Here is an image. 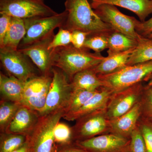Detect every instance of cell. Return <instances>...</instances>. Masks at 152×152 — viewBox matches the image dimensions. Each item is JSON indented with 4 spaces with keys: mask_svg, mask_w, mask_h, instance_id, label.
Returning a JSON list of instances; mask_svg holds the SVG:
<instances>
[{
    "mask_svg": "<svg viewBox=\"0 0 152 152\" xmlns=\"http://www.w3.org/2000/svg\"><path fill=\"white\" fill-rule=\"evenodd\" d=\"M102 4L121 7L133 12L144 22L152 13V0H91L92 8Z\"/></svg>",
    "mask_w": 152,
    "mask_h": 152,
    "instance_id": "ac0fdd59",
    "label": "cell"
},
{
    "mask_svg": "<svg viewBox=\"0 0 152 152\" xmlns=\"http://www.w3.org/2000/svg\"><path fill=\"white\" fill-rule=\"evenodd\" d=\"M43 1H44V0H43Z\"/></svg>",
    "mask_w": 152,
    "mask_h": 152,
    "instance_id": "b9f144b4",
    "label": "cell"
},
{
    "mask_svg": "<svg viewBox=\"0 0 152 152\" xmlns=\"http://www.w3.org/2000/svg\"><path fill=\"white\" fill-rule=\"evenodd\" d=\"M144 85L140 83L118 92L113 93L106 109L109 120H113L130 110L140 101Z\"/></svg>",
    "mask_w": 152,
    "mask_h": 152,
    "instance_id": "7c38bea8",
    "label": "cell"
},
{
    "mask_svg": "<svg viewBox=\"0 0 152 152\" xmlns=\"http://www.w3.org/2000/svg\"><path fill=\"white\" fill-rule=\"evenodd\" d=\"M64 114L62 109L39 116L33 130L26 137L29 152H56L54 130Z\"/></svg>",
    "mask_w": 152,
    "mask_h": 152,
    "instance_id": "3957f363",
    "label": "cell"
},
{
    "mask_svg": "<svg viewBox=\"0 0 152 152\" xmlns=\"http://www.w3.org/2000/svg\"><path fill=\"white\" fill-rule=\"evenodd\" d=\"M93 9L101 20L110 25L115 31L124 34L137 41L141 36L136 31L135 18L122 13L116 6L102 4Z\"/></svg>",
    "mask_w": 152,
    "mask_h": 152,
    "instance_id": "30bf717a",
    "label": "cell"
},
{
    "mask_svg": "<svg viewBox=\"0 0 152 152\" xmlns=\"http://www.w3.org/2000/svg\"><path fill=\"white\" fill-rule=\"evenodd\" d=\"M137 125L143 137L147 152H152V123L140 117Z\"/></svg>",
    "mask_w": 152,
    "mask_h": 152,
    "instance_id": "1f68e13d",
    "label": "cell"
},
{
    "mask_svg": "<svg viewBox=\"0 0 152 152\" xmlns=\"http://www.w3.org/2000/svg\"><path fill=\"white\" fill-rule=\"evenodd\" d=\"M1 64L9 75L24 82L41 75L40 71L29 58L18 50H0Z\"/></svg>",
    "mask_w": 152,
    "mask_h": 152,
    "instance_id": "9c48e42d",
    "label": "cell"
},
{
    "mask_svg": "<svg viewBox=\"0 0 152 152\" xmlns=\"http://www.w3.org/2000/svg\"><path fill=\"white\" fill-rule=\"evenodd\" d=\"M152 74L151 61L127 66L113 73L98 75L103 83V87L115 93L145 81Z\"/></svg>",
    "mask_w": 152,
    "mask_h": 152,
    "instance_id": "277c9868",
    "label": "cell"
},
{
    "mask_svg": "<svg viewBox=\"0 0 152 152\" xmlns=\"http://www.w3.org/2000/svg\"><path fill=\"white\" fill-rule=\"evenodd\" d=\"M98 90L91 91L81 89H73L65 108L64 115L72 113L80 108Z\"/></svg>",
    "mask_w": 152,
    "mask_h": 152,
    "instance_id": "484cf974",
    "label": "cell"
},
{
    "mask_svg": "<svg viewBox=\"0 0 152 152\" xmlns=\"http://www.w3.org/2000/svg\"><path fill=\"white\" fill-rule=\"evenodd\" d=\"M65 11L67 16L62 28L72 32L82 31L89 35L101 34L108 37L115 31L98 16L88 0H66Z\"/></svg>",
    "mask_w": 152,
    "mask_h": 152,
    "instance_id": "6da1fadb",
    "label": "cell"
},
{
    "mask_svg": "<svg viewBox=\"0 0 152 152\" xmlns=\"http://www.w3.org/2000/svg\"><path fill=\"white\" fill-rule=\"evenodd\" d=\"M26 82L13 76L0 73V91L3 99L21 104L23 92Z\"/></svg>",
    "mask_w": 152,
    "mask_h": 152,
    "instance_id": "d6986e66",
    "label": "cell"
},
{
    "mask_svg": "<svg viewBox=\"0 0 152 152\" xmlns=\"http://www.w3.org/2000/svg\"><path fill=\"white\" fill-rule=\"evenodd\" d=\"M22 104L2 99L0 103V130L5 132L6 129L14 118Z\"/></svg>",
    "mask_w": 152,
    "mask_h": 152,
    "instance_id": "d4e9b609",
    "label": "cell"
},
{
    "mask_svg": "<svg viewBox=\"0 0 152 152\" xmlns=\"http://www.w3.org/2000/svg\"><path fill=\"white\" fill-rule=\"evenodd\" d=\"M107 42L108 56L135 48L138 44L137 41L116 31H114L108 36Z\"/></svg>",
    "mask_w": 152,
    "mask_h": 152,
    "instance_id": "603a6c76",
    "label": "cell"
},
{
    "mask_svg": "<svg viewBox=\"0 0 152 152\" xmlns=\"http://www.w3.org/2000/svg\"><path fill=\"white\" fill-rule=\"evenodd\" d=\"M67 16V12L65 10L50 16L24 19L26 34L18 48L31 45L51 34L55 29L62 26Z\"/></svg>",
    "mask_w": 152,
    "mask_h": 152,
    "instance_id": "5b68a950",
    "label": "cell"
},
{
    "mask_svg": "<svg viewBox=\"0 0 152 152\" xmlns=\"http://www.w3.org/2000/svg\"><path fill=\"white\" fill-rule=\"evenodd\" d=\"M141 115V106L140 102L127 113L115 119L110 120V133L130 140Z\"/></svg>",
    "mask_w": 152,
    "mask_h": 152,
    "instance_id": "9a60e30c",
    "label": "cell"
},
{
    "mask_svg": "<svg viewBox=\"0 0 152 152\" xmlns=\"http://www.w3.org/2000/svg\"><path fill=\"white\" fill-rule=\"evenodd\" d=\"M76 121L72 127L75 142L110 133V120L107 118L106 109L88 114Z\"/></svg>",
    "mask_w": 152,
    "mask_h": 152,
    "instance_id": "52a82bcc",
    "label": "cell"
},
{
    "mask_svg": "<svg viewBox=\"0 0 152 152\" xmlns=\"http://www.w3.org/2000/svg\"><path fill=\"white\" fill-rule=\"evenodd\" d=\"M54 36L53 33L40 40L18 49L30 58L42 75H52L56 49H50L49 47Z\"/></svg>",
    "mask_w": 152,
    "mask_h": 152,
    "instance_id": "8fae6325",
    "label": "cell"
},
{
    "mask_svg": "<svg viewBox=\"0 0 152 152\" xmlns=\"http://www.w3.org/2000/svg\"><path fill=\"white\" fill-rule=\"evenodd\" d=\"M130 142V140L109 133L77 141L75 144L86 152H129Z\"/></svg>",
    "mask_w": 152,
    "mask_h": 152,
    "instance_id": "5bb4252c",
    "label": "cell"
},
{
    "mask_svg": "<svg viewBox=\"0 0 152 152\" xmlns=\"http://www.w3.org/2000/svg\"><path fill=\"white\" fill-rule=\"evenodd\" d=\"M54 137L57 148L75 143L72 127L66 124L59 122L54 130Z\"/></svg>",
    "mask_w": 152,
    "mask_h": 152,
    "instance_id": "83f0119b",
    "label": "cell"
},
{
    "mask_svg": "<svg viewBox=\"0 0 152 152\" xmlns=\"http://www.w3.org/2000/svg\"><path fill=\"white\" fill-rule=\"evenodd\" d=\"M113 94L110 90L102 87L80 108L72 113L64 115L63 118L72 121L96 111L106 109Z\"/></svg>",
    "mask_w": 152,
    "mask_h": 152,
    "instance_id": "e0dca14e",
    "label": "cell"
},
{
    "mask_svg": "<svg viewBox=\"0 0 152 152\" xmlns=\"http://www.w3.org/2000/svg\"><path fill=\"white\" fill-rule=\"evenodd\" d=\"M135 48L108 56L93 69L99 75H108L122 69L127 66L128 61Z\"/></svg>",
    "mask_w": 152,
    "mask_h": 152,
    "instance_id": "ffe728a7",
    "label": "cell"
},
{
    "mask_svg": "<svg viewBox=\"0 0 152 152\" xmlns=\"http://www.w3.org/2000/svg\"><path fill=\"white\" fill-rule=\"evenodd\" d=\"M73 89L65 74L53 67L52 81L47 95L45 106L39 116L43 115L61 109L65 108Z\"/></svg>",
    "mask_w": 152,
    "mask_h": 152,
    "instance_id": "ba28073f",
    "label": "cell"
},
{
    "mask_svg": "<svg viewBox=\"0 0 152 152\" xmlns=\"http://www.w3.org/2000/svg\"><path fill=\"white\" fill-rule=\"evenodd\" d=\"M26 33L23 19L12 17L10 27L0 50H17Z\"/></svg>",
    "mask_w": 152,
    "mask_h": 152,
    "instance_id": "44dd1931",
    "label": "cell"
},
{
    "mask_svg": "<svg viewBox=\"0 0 152 152\" xmlns=\"http://www.w3.org/2000/svg\"><path fill=\"white\" fill-rule=\"evenodd\" d=\"M130 152H147L145 141L138 125L131 136Z\"/></svg>",
    "mask_w": 152,
    "mask_h": 152,
    "instance_id": "d6a6232c",
    "label": "cell"
},
{
    "mask_svg": "<svg viewBox=\"0 0 152 152\" xmlns=\"http://www.w3.org/2000/svg\"><path fill=\"white\" fill-rule=\"evenodd\" d=\"M12 152H29V146L27 142L22 146Z\"/></svg>",
    "mask_w": 152,
    "mask_h": 152,
    "instance_id": "74e56055",
    "label": "cell"
},
{
    "mask_svg": "<svg viewBox=\"0 0 152 152\" xmlns=\"http://www.w3.org/2000/svg\"><path fill=\"white\" fill-rule=\"evenodd\" d=\"M148 37L150 38H152V34H151L149 35L148 37Z\"/></svg>",
    "mask_w": 152,
    "mask_h": 152,
    "instance_id": "ab89813d",
    "label": "cell"
},
{
    "mask_svg": "<svg viewBox=\"0 0 152 152\" xmlns=\"http://www.w3.org/2000/svg\"></svg>",
    "mask_w": 152,
    "mask_h": 152,
    "instance_id": "60d3db41",
    "label": "cell"
},
{
    "mask_svg": "<svg viewBox=\"0 0 152 152\" xmlns=\"http://www.w3.org/2000/svg\"><path fill=\"white\" fill-rule=\"evenodd\" d=\"M72 44V33L67 30L59 28L49 45L50 49L66 47Z\"/></svg>",
    "mask_w": 152,
    "mask_h": 152,
    "instance_id": "4dcf8cb0",
    "label": "cell"
},
{
    "mask_svg": "<svg viewBox=\"0 0 152 152\" xmlns=\"http://www.w3.org/2000/svg\"><path fill=\"white\" fill-rule=\"evenodd\" d=\"M52 81V75L37 76L26 82L21 104L39 114L45 106L47 95Z\"/></svg>",
    "mask_w": 152,
    "mask_h": 152,
    "instance_id": "4fadbf2b",
    "label": "cell"
},
{
    "mask_svg": "<svg viewBox=\"0 0 152 152\" xmlns=\"http://www.w3.org/2000/svg\"><path fill=\"white\" fill-rule=\"evenodd\" d=\"M0 152H12L27 141L26 136L18 134L1 133Z\"/></svg>",
    "mask_w": 152,
    "mask_h": 152,
    "instance_id": "4316f807",
    "label": "cell"
},
{
    "mask_svg": "<svg viewBox=\"0 0 152 152\" xmlns=\"http://www.w3.org/2000/svg\"><path fill=\"white\" fill-rule=\"evenodd\" d=\"M56 152H86L84 150L82 149L77 146L75 143L65 146L58 147L57 148Z\"/></svg>",
    "mask_w": 152,
    "mask_h": 152,
    "instance_id": "8d00e7d4",
    "label": "cell"
},
{
    "mask_svg": "<svg viewBox=\"0 0 152 152\" xmlns=\"http://www.w3.org/2000/svg\"><path fill=\"white\" fill-rule=\"evenodd\" d=\"M39 117L37 113L22 104L4 133L18 134L27 137L36 126Z\"/></svg>",
    "mask_w": 152,
    "mask_h": 152,
    "instance_id": "2e32d148",
    "label": "cell"
},
{
    "mask_svg": "<svg viewBox=\"0 0 152 152\" xmlns=\"http://www.w3.org/2000/svg\"><path fill=\"white\" fill-rule=\"evenodd\" d=\"M84 47L77 48L72 44L55 49L54 67L58 68L69 82L76 74L97 66L105 58L101 53H91Z\"/></svg>",
    "mask_w": 152,
    "mask_h": 152,
    "instance_id": "7a4b0ae2",
    "label": "cell"
},
{
    "mask_svg": "<svg viewBox=\"0 0 152 152\" xmlns=\"http://www.w3.org/2000/svg\"><path fill=\"white\" fill-rule=\"evenodd\" d=\"M70 83L73 89L91 91H97L104 86L103 83L93 68L76 74Z\"/></svg>",
    "mask_w": 152,
    "mask_h": 152,
    "instance_id": "7402d4cb",
    "label": "cell"
},
{
    "mask_svg": "<svg viewBox=\"0 0 152 152\" xmlns=\"http://www.w3.org/2000/svg\"><path fill=\"white\" fill-rule=\"evenodd\" d=\"M145 82H148L147 84L148 86L152 88V74L147 78Z\"/></svg>",
    "mask_w": 152,
    "mask_h": 152,
    "instance_id": "f35d334b",
    "label": "cell"
},
{
    "mask_svg": "<svg viewBox=\"0 0 152 152\" xmlns=\"http://www.w3.org/2000/svg\"><path fill=\"white\" fill-rule=\"evenodd\" d=\"M107 37L101 34L89 35L86 39L83 46L85 48L98 53H101L107 48Z\"/></svg>",
    "mask_w": 152,
    "mask_h": 152,
    "instance_id": "f546056e",
    "label": "cell"
},
{
    "mask_svg": "<svg viewBox=\"0 0 152 152\" xmlns=\"http://www.w3.org/2000/svg\"><path fill=\"white\" fill-rule=\"evenodd\" d=\"M12 17L6 14H1L0 17V47L2 45L6 34L10 27Z\"/></svg>",
    "mask_w": 152,
    "mask_h": 152,
    "instance_id": "d590c367",
    "label": "cell"
},
{
    "mask_svg": "<svg viewBox=\"0 0 152 152\" xmlns=\"http://www.w3.org/2000/svg\"><path fill=\"white\" fill-rule=\"evenodd\" d=\"M141 106V117L152 123V88L144 86L140 101Z\"/></svg>",
    "mask_w": 152,
    "mask_h": 152,
    "instance_id": "f1b7e54d",
    "label": "cell"
},
{
    "mask_svg": "<svg viewBox=\"0 0 152 152\" xmlns=\"http://www.w3.org/2000/svg\"><path fill=\"white\" fill-rule=\"evenodd\" d=\"M0 14L23 19L58 14L43 0H0Z\"/></svg>",
    "mask_w": 152,
    "mask_h": 152,
    "instance_id": "8992f818",
    "label": "cell"
},
{
    "mask_svg": "<svg viewBox=\"0 0 152 152\" xmlns=\"http://www.w3.org/2000/svg\"><path fill=\"white\" fill-rule=\"evenodd\" d=\"M128 61L127 66L152 61V38L141 36Z\"/></svg>",
    "mask_w": 152,
    "mask_h": 152,
    "instance_id": "cb8c5ba5",
    "label": "cell"
},
{
    "mask_svg": "<svg viewBox=\"0 0 152 152\" xmlns=\"http://www.w3.org/2000/svg\"><path fill=\"white\" fill-rule=\"evenodd\" d=\"M135 28L139 35L147 37L152 34V17L148 20L144 22L138 20L136 19Z\"/></svg>",
    "mask_w": 152,
    "mask_h": 152,
    "instance_id": "836d02e7",
    "label": "cell"
},
{
    "mask_svg": "<svg viewBox=\"0 0 152 152\" xmlns=\"http://www.w3.org/2000/svg\"><path fill=\"white\" fill-rule=\"evenodd\" d=\"M72 44L77 48H83L85 41L89 35L88 33L80 31H74L72 32Z\"/></svg>",
    "mask_w": 152,
    "mask_h": 152,
    "instance_id": "e575fe53",
    "label": "cell"
}]
</instances>
